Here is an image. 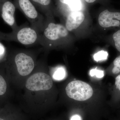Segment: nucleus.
Masks as SVG:
<instances>
[{"mask_svg":"<svg viewBox=\"0 0 120 120\" xmlns=\"http://www.w3.org/2000/svg\"><path fill=\"white\" fill-rule=\"evenodd\" d=\"M41 33L26 23L9 33L0 31V41H12L25 46L40 45Z\"/></svg>","mask_w":120,"mask_h":120,"instance_id":"obj_1","label":"nucleus"},{"mask_svg":"<svg viewBox=\"0 0 120 120\" xmlns=\"http://www.w3.org/2000/svg\"><path fill=\"white\" fill-rule=\"evenodd\" d=\"M68 35L65 26L54 23L51 19H46L44 28L41 33L40 45L45 49H49L64 41Z\"/></svg>","mask_w":120,"mask_h":120,"instance_id":"obj_2","label":"nucleus"},{"mask_svg":"<svg viewBox=\"0 0 120 120\" xmlns=\"http://www.w3.org/2000/svg\"><path fill=\"white\" fill-rule=\"evenodd\" d=\"M16 8L22 12L30 24V26L41 33L44 28L45 18L39 12L30 0H14Z\"/></svg>","mask_w":120,"mask_h":120,"instance_id":"obj_3","label":"nucleus"},{"mask_svg":"<svg viewBox=\"0 0 120 120\" xmlns=\"http://www.w3.org/2000/svg\"><path fill=\"white\" fill-rule=\"evenodd\" d=\"M67 95L70 98L79 101H84L91 98L93 90L87 83L74 80L69 82L65 88Z\"/></svg>","mask_w":120,"mask_h":120,"instance_id":"obj_4","label":"nucleus"},{"mask_svg":"<svg viewBox=\"0 0 120 120\" xmlns=\"http://www.w3.org/2000/svg\"><path fill=\"white\" fill-rule=\"evenodd\" d=\"M53 81L49 75L43 72H38L32 75L27 80L26 87L33 91L47 90L51 89Z\"/></svg>","mask_w":120,"mask_h":120,"instance_id":"obj_5","label":"nucleus"},{"mask_svg":"<svg viewBox=\"0 0 120 120\" xmlns=\"http://www.w3.org/2000/svg\"><path fill=\"white\" fill-rule=\"evenodd\" d=\"M11 59L17 71L23 76L29 75L34 68V60L27 53L22 51L19 52Z\"/></svg>","mask_w":120,"mask_h":120,"instance_id":"obj_6","label":"nucleus"},{"mask_svg":"<svg viewBox=\"0 0 120 120\" xmlns=\"http://www.w3.org/2000/svg\"><path fill=\"white\" fill-rule=\"evenodd\" d=\"M16 8L14 2L11 0H1L0 14L5 22L12 29V31L17 29V26L15 17Z\"/></svg>","mask_w":120,"mask_h":120,"instance_id":"obj_7","label":"nucleus"},{"mask_svg":"<svg viewBox=\"0 0 120 120\" xmlns=\"http://www.w3.org/2000/svg\"><path fill=\"white\" fill-rule=\"evenodd\" d=\"M99 25L103 28L120 27V11H112L106 9L98 17Z\"/></svg>","mask_w":120,"mask_h":120,"instance_id":"obj_8","label":"nucleus"},{"mask_svg":"<svg viewBox=\"0 0 120 120\" xmlns=\"http://www.w3.org/2000/svg\"><path fill=\"white\" fill-rule=\"evenodd\" d=\"M85 16L82 11H73L68 16L65 27L68 31H71L79 27L83 22Z\"/></svg>","mask_w":120,"mask_h":120,"instance_id":"obj_9","label":"nucleus"},{"mask_svg":"<svg viewBox=\"0 0 120 120\" xmlns=\"http://www.w3.org/2000/svg\"><path fill=\"white\" fill-rule=\"evenodd\" d=\"M47 19H51L52 15V0H30Z\"/></svg>","mask_w":120,"mask_h":120,"instance_id":"obj_10","label":"nucleus"},{"mask_svg":"<svg viewBox=\"0 0 120 120\" xmlns=\"http://www.w3.org/2000/svg\"><path fill=\"white\" fill-rule=\"evenodd\" d=\"M62 4L68 6L69 8L73 11H79L81 8V2L80 0H58Z\"/></svg>","mask_w":120,"mask_h":120,"instance_id":"obj_11","label":"nucleus"},{"mask_svg":"<svg viewBox=\"0 0 120 120\" xmlns=\"http://www.w3.org/2000/svg\"><path fill=\"white\" fill-rule=\"evenodd\" d=\"M66 75V72L64 68L59 67L56 68L53 74L54 79L56 80H61L64 79Z\"/></svg>","mask_w":120,"mask_h":120,"instance_id":"obj_12","label":"nucleus"},{"mask_svg":"<svg viewBox=\"0 0 120 120\" xmlns=\"http://www.w3.org/2000/svg\"><path fill=\"white\" fill-rule=\"evenodd\" d=\"M112 75H118L120 74V55L117 57L113 62L111 69Z\"/></svg>","mask_w":120,"mask_h":120,"instance_id":"obj_13","label":"nucleus"},{"mask_svg":"<svg viewBox=\"0 0 120 120\" xmlns=\"http://www.w3.org/2000/svg\"><path fill=\"white\" fill-rule=\"evenodd\" d=\"M112 38L115 48L120 52V29L114 33Z\"/></svg>","mask_w":120,"mask_h":120,"instance_id":"obj_14","label":"nucleus"},{"mask_svg":"<svg viewBox=\"0 0 120 120\" xmlns=\"http://www.w3.org/2000/svg\"><path fill=\"white\" fill-rule=\"evenodd\" d=\"M108 56V53L107 52L104 50H101L94 55V60L97 61L106 60Z\"/></svg>","mask_w":120,"mask_h":120,"instance_id":"obj_15","label":"nucleus"},{"mask_svg":"<svg viewBox=\"0 0 120 120\" xmlns=\"http://www.w3.org/2000/svg\"><path fill=\"white\" fill-rule=\"evenodd\" d=\"M7 55V48L0 41V64L5 60Z\"/></svg>","mask_w":120,"mask_h":120,"instance_id":"obj_16","label":"nucleus"},{"mask_svg":"<svg viewBox=\"0 0 120 120\" xmlns=\"http://www.w3.org/2000/svg\"><path fill=\"white\" fill-rule=\"evenodd\" d=\"M7 84L4 78L0 75V96L4 95L6 93Z\"/></svg>","mask_w":120,"mask_h":120,"instance_id":"obj_17","label":"nucleus"},{"mask_svg":"<svg viewBox=\"0 0 120 120\" xmlns=\"http://www.w3.org/2000/svg\"><path fill=\"white\" fill-rule=\"evenodd\" d=\"M90 75L92 77L95 76L97 78H101L104 76V72L103 71L98 70L95 68L90 70Z\"/></svg>","mask_w":120,"mask_h":120,"instance_id":"obj_18","label":"nucleus"},{"mask_svg":"<svg viewBox=\"0 0 120 120\" xmlns=\"http://www.w3.org/2000/svg\"><path fill=\"white\" fill-rule=\"evenodd\" d=\"M14 118L12 114H9L5 111L0 112V120H16Z\"/></svg>","mask_w":120,"mask_h":120,"instance_id":"obj_19","label":"nucleus"},{"mask_svg":"<svg viewBox=\"0 0 120 120\" xmlns=\"http://www.w3.org/2000/svg\"><path fill=\"white\" fill-rule=\"evenodd\" d=\"M114 88L117 92V94L120 96V74L117 76L116 77Z\"/></svg>","mask_w":120,"mask_h":120,"instance_id":"obj_20","label":"nucleus"},{"mask_svg":"<svg viewBox=\"0 0 120 120\" xmlns=\"http://www.w3.org/2000/svg\"><path fill=\"white\" fill-rule=\"evenodd\" d=\"M70 120H82V118L79 115L75 114L71 117Z\"/></svg>","mask_w":120,"mask_h":120,"instance_id":"obj_21","label":"nucleus"},{"mask_svg":"<svg viewBox=\"0 0 120 120\" xmlns=\"http://www.w3.org/2000/svg\"><path fill=\"white\" fill-rule=\"evenodd\" d=\"M85 0L88 3H91L94 2L96 0Z\"/></svg>","mask_w":120,"mask_h":120,"instance_id":"obj_22","label":"nucleus"},{"mask_svg":"<svg viewBox=\"0 0 120 120\" xmlns=\"http://www.w3.org/2000/svg\"><path fill=\"white\" fill-rule=\"evenodd\" d=\"M0 1H1V0H0Z\"/></svg>","mask_w":120,"mask_h":120,"instance_id":"obj_23","label":"nucleus"}]
</instances>
